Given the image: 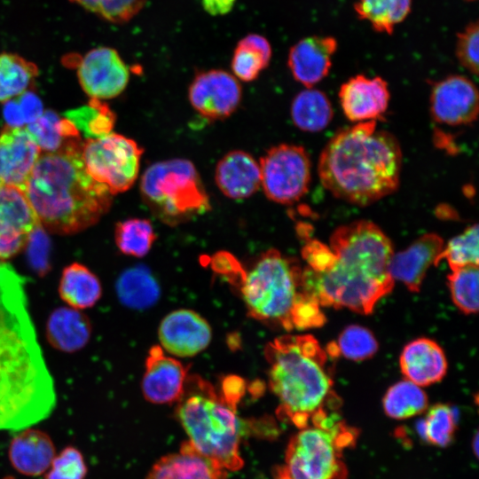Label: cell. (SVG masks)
<instances>
[{"mask_svg": "<svg viewBox=\"0 0 479 479\" xmlns=\"http://www.w3.org/2000/svg\"><path fill=\"white\" fill-rule=\"evenodd\" d=\"M56 404L52 377L36 340L23 279L0 263V430H23Z\"/></svg>", "mask_w": 479, "mask_h": 479, "instance_id": "obj_1", "label": "cell"}, {"mask_svg": "<svg viewBox=\"0 0 479 479\" xmlns=\"http://www.w3.org/2000/svg\"><path fill=\"white\" fill-rule=\"evenodd\" d=\"M329 247L330 258L320 271L303 266L306 288L321 307L373 313L395 283L389 238L374 223L357 220L335 229Z\"/></svg>", "mask_w": 479, "mask_h": 479, "instance_id": "obj_2", "label": "cell"}, {"mask_svg": "<svg viewBox=\"0 0 479 479\" xmlns=\"http://www.w3.org/2000/svg\"><path fill=\"white\" fill-rule=\"evenodd\" d=\"M402 151L396 137L377 130L376 121L338 131L325 145L318 164L323 186L335 198L365 207L399 186Z\"/></svg>", "mask_w": 479, "mask_h": 479, "instance_id": "obj_3", "label": "cell"}, {"mask_svg": "<svg viewBox=\"0 0 479 479\" xmlns=\"http://www.w3.org/2000/svg\"><path fill=\"white\" fill-rule=\"evenodd\" d=\"M78 142L41 152L25 186L39 224L53 233L83 231L98 223L112 204L108 188L87 172Z\"/></svg>", "mask_w": 479, "mask_h": 479, "instance_id": "obj_4", "label": "cell"}, {"mask_svg": "<svg viewBox=\"0 0 479 479\" xmlns=\"http://www.w3.org/2000/svg\"><path fill=\"white\" fill-rule=\"evenodd\" d=\"M269 364V386L277 397L278 415L300 429L323 409H337L341 400L334 391L331 358L310 334H287L269 342L264 349Z\"/></svg>", "mask_w": 479, "mask_h": 479, "instance_id": "obj_5", "label": "cell"}, {"mask_svg": "<svg viewBox=\"0 0 479 479\" xmlns=\"http://www.w3.org/2000/svg\"><path fill=\"white\" fill-rule=\"evenodd\" d=\"M238 286L248 314L285 330L320 327L326 316L306 288L303 266L270 249L246 271L240 267L231 282Z\"/></svg>", "mask_w": 479, "mask_h": 479, "instance_id": "obj_6", "label": "cell"}, {"mask_svg": "<svg viewBox=\"0 0 479 479\" xmlns=\"http://www.w3.org/2000/svg\"><path fill=\"white\" fill-rule=\"evenodd\" d=\"M188 380L176 409V417L189 437L187 443L226 471L239 470L244 464L240 446L245 427L237 414V404L200 377Z\"/></svg>", "mask_w": 479, "mask_h": 479, "instance_id": "obj_7", "label": "cell"}, {"mask_svg": "<svg viewBox=\"0 0 479 479\" xmlns=\"http://www.w3.org/2000/svg\"><path fill=\"white\" fill-rule=\"evenodd\" d=\"M140 193L152 213L166 224L184 223L210 208L199 172L185 159L149 166L140 180Z\"/></svg>", "mask_w": 479, "mask_h": 479, "instance_id": "obj_8", "label": "cell"}, {"mask_svg": "<svg viewBox=\"0 0 479 479\" xmlns=\"http://www.w3.org/2000/svg\"><path fill=\"white\" fill-rule=\"evenodd\" d=\"M342 449L328 432L307 427L287 444L285 464L274 470V479H346Z\"/></svg>", "mask_w": 479, "mask_h": 479, "instance_id": "obj_9", "label": "cell"}, {"mask_svg": "<svg viewBox=\"0 0 479 479\" xmlns=\"http://www.w3.org/2000/svg\"><path fill=\"white\" fill-rule=\"evenodd\" d=\"M143 149L133 139L113 132L88 139L81 151L89 175L105 185L113 195L134 185Z\"/></svg>", "mask_w": 479, "mask_h": 479, "instance_id": "obj_10", "label": "cell"}, {"mask_svg": "<svg viewBox=\"0 0 479 479\" xmlns=\"http://www.w3.org/2000/svg\"><path fill=\"white\" fill-rule=\"evenodd\" d=\"M259 167L261 186L269 200L289 205L307 193L311 181V161L302 146H272L260 159Z\"/></svg>", "mask_w": 479, "mask_h": 479, "instance_id": "obj_11", "label": "cell"}, {"mask_svg": "<svg viewBox=\"0 0 479 479\" xmlns=\"http://www.w3.org/2000/svg\"><path fill=\"white\" fill-rule=\"evenodd\" d=\"M242 96L237 78L221 69L198 74L189 87L188 98L192 107L208 120L229 117L238 108Z\"/></svg>", "mask_w": 479, "mask_h": 479, "instance_id": "obj_12", "label": "cell"}, {"mask_svg": "<svg viewBox=\"0 0 479 479\" xmlns=\"http://www.w3.org/2000/svg\"><path fill=\"white\" fill-rule=\"evenodd\" d=\"M429 100L431 116L438 123L460 126L477 119L478 90L466 76L454 75L438 81L432 88Z\"/></svg>", "mask_w": 479, "mask_h": 479, "instance_id": "obj_13", "label": "cell"}, {"mask_svg": "<svg viewBox=\"0 0 479 479\" xmlns=\"http://www.w3.org/2000/svg\"><path fill=\"white\" fill-rule=\"evenodd\" d=\"M82 90L95 99L112 98L126 88L130 72L119 53L109 47L90 50L78 67Z\"/></svg>", "mask_w": 479, "mask_h": 479, "instance_id": "obj_14", "label": "cell"}, {"mask_svg": "<svg viewBox=\"0 0 479 479\" xmlns=\"http://www.w3.org/2000/svg\"><path fill=\"white\" fill-rule=\"evenodd\" d=\"M39 224L25 193L19 188H0V263L24 249Z\"/></svg>", "mask_w": 479, "mask_h": 479, "instance_id": "obj_15", "label": "cell"}, {"mask_svg": "<svg viewBox=\"0 0 479 479\" xmlns=\"http://www.w3.org/2000/svg\"><path fill=\"white\" fill-rule=\"evenodd\" d=\"M212 337L208 323L191 310H177L161 322V348L177 357H193L205 349Z\"/></svg>", "mask_w": 479, "mask_h": 479, "instance_id": "obj_16", "label": "cell"}, {"mask_svg": "<svg viewBox=\"0 0 479 479\" xmlns=\"http://www.w3.org/2000/svg\"><path fill=\"white\" fill-rule=\"evenodd\" d=\"M188 368L168 357L160 346L150 349L142 380L145 398L154 404H171L184 394Z\"/></svg>", "mask_w": 479, "mask_h": 479, "instance_id": "obj_17", "label": "cell"}, {"mask_svg": "<svg viewBox=\"0 0 479 479\" xmlns=\"http://www.w3.org/2000/svg\"><path fill=\"white\" fill-rule=\"evenodd\" d=\"M40 153L25 128L6 126L0 134V188L12 186L24 192Z\"/></svg>", "mask_w": 479, "mask_h": 479, "instance_id": "obj_18", "label": "cell"}, {"mask_svg": "<svg viewBox=\"0 0 479 479\" xmlns=\"http://www.w3.org/2000/svg\"><path fill=\"white\" fill-rule=\"evenodd\" d=\"M388 83L381 77L357 75L343 82L339 98L345 116L351 122L376 121L386 112L389 102Z\"/></svg>", "mask_w": 479, "mask_h": 479, "instance_id": "obj_19", "label": "cell"}, {"mask_svg": "<svg viewBox=\"0 0 479 479\" xmlns=\"http://www.w3.org/2000/svg\"><path fill=\"white\" fill-rule=\"evenodd\" d=\"M444 247V240L436 233L419 237L407 248L393 255L389 265L393 279L418 293L430 266L437 265Z\"/></svg>", "mask_w": 479, "mask_h": 479, "instance_id": "obj_20", "label": "cell"}, {"mask_svg": "<svg viewBox=\"0 0 479 479\" xmlns=\"http://www.w3.org/2000/svg\"><path fill=\"white\" fill-rule=\"evenodd\" d=\"M336 49L337 41L332 36L312 35L297 42L287 59L294 80L306 88L318 83L328 75Z\"/></svg>", "mask_w": 479, "mask_h": 479, "instance_id": "obj_21", "label": "cell"}, {"mask_svg": "<svg viewBox=\"0 0 479 479\" xmlns=\"http://www.w3.org/2000/svg\"><path fill=\"white\" fill-rule=\"evenodd\" d=\"M399 365L406 380L419 387L442 381L448 367L443 349L428 338H418L406 344Z\"/></svg>", "mask_w": 479, "mask_h": 479, "instance_id": "obj_22", "label": "cell"}, {"mask_svg": "<svg viewBox=\"0 0 479 479\" xmlns=\"http://www.w3.org/2000/svg\"><path fill=\"white\" fill-rule=\"evenodd\" d=\"M215 180L226 197L235 200L247 198L261 186L259 163L245 151H231L216 164Z\"/></svg>", "mask_w": 479, "mask_h": 479, "instance_id": "obj_23", "label": "cell"}, {"mask_svg": "<svg viewBox=\"0 0 479 479\" xmlns=\"http://www.w3.org/2000/svg\"><path fill=\"white\" fill-rule=\"evenodd\" d=\"M146 479H228L227 471L195 452L185 442L178 453L160 459Z\"/></svg>", "mask_w": 479, "mask_h": 479, "instance_id": "obj_24", "label": "cell"}, {"mask_svg": "<svg viewBox=\"0 0 479 479\" xmlns=\"http://www.w3.org/2000/svg\"><path fill=\"white\" fill-rule=\"evenodd\" d=\"M55 447L50 436L38 429L25 428L12 438L9 458L20 474L37 476L51 467L55 458Z\"/></svg>", "mask_w": 479, "mask_h": 479, "instance_id": "obj_25", "label": "cell"}, {"mask_svg": "<svg viewBox=\"0 0 479 479\" xmlns=\"http://www.w3.org/2000/svg\"><path fill=\"white\" fill-rule=\"evenodd\" d=\"M90 334L89 318L74 308H58L48 318L47 340L60 351L75 352L81 349L89 342Z\"/></svg>", "mask_w": 479, "mask_h": 479, "instance_id": "obj_26", "label": "cell"}, {"mask_svg": "<svg viewBox=\"0 0 479 479\" xmlns=\"http://www.w3.org/2000/svg\"><path fill=\"white\" fill-rule=\"evenodd\" d=\"M59 293L72 308L86 309L99 300L102 287L98 278L88 267L75 262L62 271Z\"/></svg>", "mask_w": 479, "mask_h": 479, "instance_id": "obj_27", "label": "cell"}, {"mask_svg": "<svg viewBox=\"0 0 479 479\" xmlns=\"http://www.w3.org/2000/svg\"><path fill=\"white\" fill-rule=\"evenodd\" d=\"M294 124L306 132H318L327 127L334 112L327 96L316 89L307 88L293 99L290 108Z\"/></svg>", "mask_w": 479, "mask_h": 479, "instance_id": "obj_28", "label": "cell"}, {"mask_svg": "<svg viewBox=\"0 0 479 479\" xmlns=\"http://www.w3.org/2000/svg\"><path fill=\"white\" fill-rule=\"evenodd\" d=\"M119 300L131 309H147L160 297V286L152 272L145 266L125 270L116 282Z\"/></svg>", "mask_w": 479, "mask_h": 479, "instance_id": "obj_29", "label": "cell"}, {"mask_svg": "<svg viewBox=\"0 0 479 479\" xmlns=\"http://www.w3.org/2000/svg\"><path fill=\"white\" fill-rule=\"evenodd\" d=\"M271 58L268 40L260 35L250 34L238 43L232 59V70L239 80L252 82L267 67Z\"/></svg>", "mask_w": 479, "mask_h": 479, "instance_id": "obj_30", "label": "cell"}, {"mask_svg": "<svg viewBox=\"0 0 479 479\" xmlns=\"http://www.w3.org/2000/svg\"><path fill=\"white\" fill-rule=\"evenodd\" d=\"M26 130L41 152H55L69 142L79 140L78 130L74 124L51 110L43 111L36 121L27 125Z\"/></svg>", "mask_w": 479, "mask_h": 479, "instance_id": "obj_31", "label": "cell"}, {"mask_svg": "<svg viewBox=\"0 0 479 479\" xmlns=\"http://www.w3.org/2000/svg\"><path fill=\"white\" fill-rule=\"evenodd\" d=\"M38 75L37 67L23 57L0 53V102H6L27 91Z\"/></svg>", "mask_w": 479, "mask_h": 479, "instance_id": "obj_32", "label": "cell"}, {"mask_svg": "<svg viewBox=\"0 0 479 479\" xmlns=\"http://www.w3.org/2000/svg\"><path fill=\"white\" fill-rule=\"evenodd\" d=\"M357 16L369 21L373 28L391 34L411 10V0H357L354 5Z\"/></svg>", "mask_w": 479, "mask_h": 479, "instance_id": "obj_33", "label": "cell"}, {"mask_svg": "<svg viewBox=\"0 0 479 479\" xmlns=\"http://www.w3.org/2000/svg\"><path fill=\"white\" fill-rule=\"evenodd\" d=\"M382 404L388 416L403 420L423 412L428 407V397L420 387L404 380L387 390Z\"/></svg>", "mask_w": 479, "mask_h": 479, "instance_id": "obj_34", "label": "cell"}, {"mask_svg": "<svg viewBox=\"0 0 479 479\" xmlns=\"http://www.w3.org/2000/svg\"><path fill=\"white\" fill-rule=\"evenodd\" d=\"M378 347V342L369 329L350 325L343 329L336 342L327 345L326 351L331 358L342 356L353 361H362L373 357Z\"/></svg>", "mask_w": 479, "mask_h": 479, "instance_id": "obj_35", "label": "cell"}, {"mask_svg": "<svg viewBox=\"0 0 479 479\" xmlns=\"http://www.w3.org/2000/svg\"><path fill=\"white\" fill-rule=\"evenodd\" d=\"M114 238L121 252L142 257L150 251L156 236L149 220L130 218L117 223Z\"/></svg>", "mask_w": 479, "mask_h": 479, "instance_id": "obj_36", "label": "cell"}, {"mask_svg": "<svg viewBox=\"0 0 479 479\" xmlns=\"http://www.w3.org/2000/svg\"><path fill=\"white\" fill-rule=\"evenodd\" d=\"M66 115L89 139L111 133L115 121V115L108 106L95 98H91L89 106L67 112Z\"/></svg>", "mask_w": 479, "mask_h": 479, "instance_id": "obj_37", "label": "cell"}, {"mask_svg": "<svg viewBox=\"0 0 479 479\" xmlns=\"http://www.w3.org/2000/svg\"><path fill=\"white\" fill-rule=\"evenodd\" d=\"M478 266L471 265L452 271L447 276L451 297L456 307L465 314L478 310Z\"/></svg>", "mask_w": 479, "mask_h": 479, "instance_id": "obj_38", "label": "cell"}, {"mask_svg": "<svg viewBox=\"0 0 479 479\" xmlns=\"http://www.w3.org/2000/svg\"><path fill=\"white\" fill-rule=\"evenodd\" d=\"M478 224H475L450 240L444 244L436 263L444 259L452 271L471 265L478 266Z\"/></svg>", "mask_w": 479, "mask_h": 479, "instance_id": "obj_39", "label": "cell"}, {"mask_svg": "<svg viewBox=\"0 0 479 479\" xmlns=\"http://www.w3.org/2000/svg\"><path fill=\"white\" fill-rule=\"evenodd\" d=\"M418 429L429 444L447 446L452 441L456 430L453 409L444 404L431 406Z\"/></svg>", "mask_w": 479, "mask_h": 479, "instance_id": "obj_40", "label": "cell"}, {"mask_svg": "<svg viewBox=\"0 0 479 479\" xmlns=\"http://www.w3.org/2000/svg\"><path fill=\"white\" fill-rule=\"evenodd\" d=\"M83 9L114 23H122L134 17L145 0H70Z\"/></svg>", "mask_w": 479, "mask_h": 479, "instance_id": "obj_41", "label": "cell"}, {"mask_svg": "<svg viewBox=\"0 0 479 479\" xmlns=\"http://www.w3.org/2000/svg\"><path fill=\"white\" fill-rule=\"evenodd\" d=\"M86 473L82 454L76 448L68 446L55 456L45 479H84Z\"/></svg>", "mask_w": 479, "mask_h": 479, "instance_id": "obj_42", "label": "cell"}, {"mask_svg": "<svg viewBox=\"0 0 479 479\" xmlns=\"http://www.w3.org/2000/svg\"><path fill=\"white\" fill-rule=\"evenodd\" d=\"M29 266L38 275H44L51 267V240L45 229L38 224L25 246Z\"/></svg>", "mask_w": 479, "mask_h": 479, "instance_id": "obj_43", "label": "cell"}, {"mask_svg": "<svg viewBox=\"0 0 479 479\" xmlns=\"http://www.w3.org/2000/svg\"><path fill=\"white\" fill-rule=\"evenodd\" d=\"M456 56L460 65L474 75L479 73V26L475 21L457 35Z\"/></svg>", "mask_w": 479, "mask_h": 479, "instance_id": "obj_44", "label": "cell"}, {"mask_svg": "<svg viewBox=\"0 0 479 479\" xmlns=\"http://www.w3.org/2000/svg\"><path fill=\"white\" fill-rule=\"evenodd\" d=\"M15 99L25 125L34 122L43 114V103L34 92L27 90Z\"/></svg>", "mask_w": 479, "mask_h": 479, "instance_id": "obj_45", "label": "cell"}, {"mask_svg": "<svg viewBox=\"0 0 479 479\" xmlns=\"http://www.w3.org/2000/svg\"><path fill=\"white\" fill-rule=\"evenodd\" d=\"M236 0H202L204 10L210 15H224L233 7Z\"/></svg>", "mask_w": 479, "mask_h": 479, "instance_id": "obj_46", "label": "cell"}, {"mask_svg": "<svg viewBox=\"0 0 479 479\" xmlns=\"http://www.w3.org/2000/svg\"><path fill=\"white\" fill-rule=\"evenodd\" d=\"M472 443H473L474 452H475V456H477V454H478V433L477 432L475 433L474 440H473Z\"/></svg>", "mask_w": 479, "mask_h": 479, "instance_id": "obj_47", "label": "cell"}]
</instances>
